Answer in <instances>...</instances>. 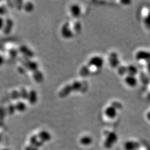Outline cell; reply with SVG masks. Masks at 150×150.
I'll use <instances>...</instances> for the list:
<instances>
[{"label":"cell","instance_id":"4","mask_svg":"<svg viewBox=\"0 0 150 150\" xmlns=\"http://www.w3.org/2000/svg\"><path fill=\"white\" fill-rule=\"evenodd\" d=\"M16 111L19 112H23L27 109V104L23 100H18L14 104Z\"/></svg>","mask_w":150,"mask_h":150},{"label":"cell","instance_id":"6","mask_svg":"<svg viewBox=\"0 0 150 150\" xmlns=\"http://www.w3.org/2000/svg\"><path fill=\"white\" fill-rule=\"evenodd\" d=\"M13 27V22L11 19H7L5 21V25L2 31L5 34H8L11 32Z\"/></svg>","mask_w":150,"mask_h":150},{"label":"cell","instance_id":"1","mask_svg":"<svg viewBox=\"0 0 150 150\" xmlns=\"http://www.w3.org/2000/svg\"><path fill=\"white\" fill-rule=\"evenodd\" d=\"M38 94L37 91L35 90H31L28 91L27 101L28 102L32 105H35L38 101Z\"/></svg>","mask_w":150,"mask_h":150},{"label":"cell","instance_id":"5","mask_svg":"<svg viewBox=\"0 0 150 150\" xmlns=\"http://www.w3.org/2000/svg\"><path fill=\"white\" fill-rule=\"evenodd\" d=\"M32 79L37 83H41L44 80V76L41 71L37 70L32 72Z\"/></svg>","mask_w":150,"mask_h":150},{"label":"cell","instance_id":"12","mask_svg":"<svg viewBox=\"0 0 150 150\" xmlns=\"http://www.w3.org/2000/svg\"><path fill=\"white\" fill-rule=\"evenodd\" d=\"M5 19L2 16H0V31L3 30L5 25Z\"/></svg>","mask_w":150,"mask_h":150},{"label":"cell","instance_id":"7","mask_svg":"<svg viewBox=\"0 0 150 150\" xmlns=\"http://www.w3.org/2000/svg\"><path fill=\"white\" fill-rule=\"evenodd\" d=\"M22 8L23 9V10L25 11L26 12L31 13V12H32L34 10V9H35V5H34V4L32 3V2L28 1V2H25L23 5Z\"/></svg>","mask_w":150,"mask_h":150},{"label":"cell","instance_id":"15","mask_svg":"<svg viewBox=\"0 0 150 150\" xmlns=\"http://www.w3.org/2000/svg\"><path fill=\"white\" fill-rule=\"evenodd\" d=\"M147 71H149V72L150 73V62H149V64H147Z\"/></svg>","mask_w":150,"mask_h":150},{"label":"cell","instance_id":"14","mask_svg":"<svg viewBox=\"0 0 150 150\" xmlns=\"http://www.w3.org/2000/svg\"><path fill=\"white\" fill-rule=\"evenodd\" d=\"M4 62H5V59L4 57L0 54V66L4 64Z\"/></svg>","mask_w":150,"mask_h":150},{"label":"cell","instance_id":"2","mask_svg":"<svg viewBox=\"0 0 150 150\" xmlns=\"http://www.w3.org/2000/svg\"><path fill=\"white\" fill-rule=\"evenodd\" d=\"M69 11L71 16L76 18L81 16L82 10L78 4H72L69 7Z\"/></svg>","mask_w":150,"mask_h":150},{"label":"cell","instance_id":"3","mask_svg":"<svg viewBox=\"0 0 150 150\" xmlns=\"http://www.w3.org/2000/svg\"><path fill=\"white\" fill-rule=\"evenodd\" d=\"M124 81L125 84L130 87H134L137 84V79L134 75L129 74V75H127L125 77Z\"/></svg>","mask_w":150,"mask_h":150},{"label":"cell","instance_id":"8","mask_svg":"<svg viewBox=\"0 0 150 150\" xmlns=\"http://www.w3.org/2000/svg\"><path fill=\"white\" fill-rule=\"evenodd\" d=\"M38 63L33 61H27L26 66H25V67L27 69L31 71L32 72L38 70Z\"/></svg>","mask_w":150,"mask_h":150},{"label":"cell","instance_id":"10","mask_svg":"<svg viewBox=\"0 0 150 150\" xmlns=\"http://www.w3.org/2000/svg\"><path fill=\"white\" fill-rule=\"evenodd\" d=\"M20 91V98H22V100H27V96L28 91H27L26 88H22Z\"/></svg>","mask_w":150,"mask_h":150},{"label":"cell","instance_id":"13","mask_svg":"<svg viewBox=\"0 0 150 150\" xmlns=\"http://www.w3.org/2000/svg\"><path fill=\"white\" fill-rule=\"evenodd\" d=\"M5 13V8L0 6V16H2V14Z\"/></svg>","mask_w":150,"mask_h":150},{"label":"cell","instance_id":"9","mask_svg":"<svg viewBox=\"0 0 150 150\" xmlns=\"http://www.w3.org/2000/svg\"><path fill=\"white\" fill-rule=\"evenodd\" d=\"M11 98L13 100L18 101L19 100V98H20V91L19 90H14L11 92Z\"/></svg>","mask_w":150,"mask_h":150},{"label":"cell","instance_id":"11","mask_svg":"<svg viewBox=\"0 0 150 150\" xmlns=\"http://www.w3.org/2000/svg\"><path fill=\"white\" fill-rule=\"evenodd\" d=\"M6 112L8 113L10 115L14 113L16 111L14 104H10L6 108Z\"/></svg>","mask_w":150,"mask_h":150}]
</instances>
